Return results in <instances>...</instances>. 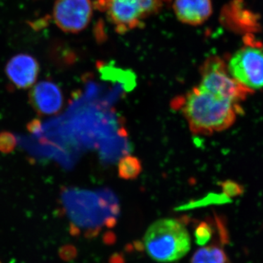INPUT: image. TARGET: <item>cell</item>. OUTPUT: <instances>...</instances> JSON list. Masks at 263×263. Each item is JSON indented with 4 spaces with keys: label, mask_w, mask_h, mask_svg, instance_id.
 I'll return each instance as SVG.
<instances>
[{
    "label": "cell",
    "mask_w": 263,
    "mask_h": 263,
    "mask_svg": "<svg viewBox=\"0 0 263 263\" xmlns=\"http://www.w3.org/2000/svg\"><path fill=\"white\" fill-rule=\"evenodd\" d=\"M171 107L181 112L193 134L201 136L226 130L234 124L237 116L243 113L239 103L202 91L197 86L173 100Z\"/></svg>",
    "instance_id": "1"
},
{
    "label": "cell",
    "mask_w": 263,
    "mask_h": 263,
    "mask_svg": "<svg viewBox=\"0 0 263 263\" xmlns=\"http://www.w3.org/2000/svg\"><path fill=\"white\" fill-rule=\"evenodd\" d=\"M148 257L160 263L176 262L191 249V238L181 221L164 218L152 223L143 237Z\"/></svg>",
    "instance_id": "2"
},
{
    "label": "cell",
    "mask_w": 263,
    "mask_h": 263,
    "mask_svg": "<svg viewBox=\"0 0 263 263\" xmlns=\"http://www.w3.org/2000/svg\"><path fill=\"white\" fill-rule=\"evenodd\" d=\"M93 194L65 190L62 193V212L70 222L71 232L75 234L94 235L111 221V211L103 200Z\"/></svg>",
    "instance_id": "3"
},
{
    "label": "cell",
    "mask_w": 263,
    "mask_h": 263,
    "mask_svg": "<svg viewBox=\"0 0 263 263\" xmlns=\"http://www.w3.org/2000/svg\"><path fill=\"white\" fill-rule=\"evenodd\" d=\"M166 0H98L97 7L105 12L119 33L141 27L147 18L160 11Z\"/></svg>",
    "instance_id": "4"
},
{
    "label": "cell",
    "mask_w": 263,
    "mask_h": 263,
    "mask_svg": "<svg viewBox=\"0 0 263 263\" xmlns=\"http://www.w3.org/2000/svg\"><path fill=\"white\" fill-rule=\"evenodd\" d=\"M200 75L199 89L233 103L245 101L254 93L230 76L226 62L220 57L207 59L200 67Z\"/></svg>",
    "instance_id": "5"
},
{
    "label": "cell",
    "mask_w": 263,
    "mask_h": 263,
    "mask_svg": "<svg viewBox=\"0 0 263 263\" xmlns=\"http://www.w3.org/2000/svg\"><path fill=\"white\" fill-rule=\"evenodd\" d=\"M246 44L230 57L227 66L233 79L254 91L263 88V49L257 44Z\"/></svg>",
    "instance_id": "6"
},
{
    "label": "cell",
    "mask_w": 263,
    "mask_h": 263,
    "mask_svg": "<svg viewBox=\"0 0 263 263\" xmlns=\"http://www.w3.org/2000/svg\"><path fill=\"white\" fill-rule=\"evenodd\" d=\"M93 15L91 0H57L53 17L57 27L69 33H78L89 25Z\"/></svg>",
    "instance_id": "7"
},
{
    "label": "cell",
    "mask_w": 263,
    "mask_h": 263,
    "mask_svg": "<svg viewBox=\"0 0 263 263\" xmlns=\"http://www.w3.org/2000/svg\"><path fill=\"white\" fill-rule=\"evenodd\" d=\"M29 103L39 115L53 116L61 111L64 95L54 82L43 81L33 86L29 91Z\"/></svg>",
    "instance_id": "8"
},
{
    "label": "cell",
    "mask_w": 263,
    "mask_h": 263,
    "mask_svg": "<svg viewBox=\"0 0 263 263\" xmlns=\"http://www.w3.org/2000/svg\"><path fill=\"white\" fill-rule=\"evenodd\" d=\"M40 66L37 60L27 53H19L7 63L5 72L10 83L17 89L31 87L37 80Z\"/></svg>",
    "instance_id": "9"
},
{
    "label": "cell",
    "mask_w": 263,
    "mask_h": 263,
    "mask_svg": "<svg viewBox=\"0 0 263 263\" xmlns=\"http://www.w3.org/2000/svg\"><path fill=\"white\" fill-rule=\"evenodd\" d=\"M223 22L235 32L252 34L260 29L257 13L246 8L243 0H234L224 8L221 15Z\"/></svg>",
    "instance_id": "10"
},
{
    "label": "cell",
    "mask_w": 263,
    "mask_h": 263,
    "mask_svg": "<svg viewBox=\"0 0 263 263\" xmlns=\"http://www.w3.org/2000/svg\"><path fill=\"white\" fill-rule=\"evenodd\" d=\"M174 10L181 23L201 25L212 14L213 0H174Z\"/></svg>",
    "instance_id": "11"
},
{
    "label": "cell",
    "mask_w": 263,
    "mask_h": 263,
    "mask_svg": "<svg viewBox=\"0 0 263 263\" xmlns=\"http://www.w3.org/2000/svg\"><path fill=\"white\" fill-rule=\"evenodd\" d=\"M191 263H229L228 256L221 247L209 246L202 247L194 254Z\"/></svg>",
    "instance_id": "12"
},
{
    "label": "cell",
    "mask_w": 263,
    "mask_h": 263,
    "mask_svg": "<svg viewBox=\"0 0 263 263\" xmlns=\"http://www.w3.org/2000/svg\"><path fill=\"white\" fill-rule=\"evenodd\" d=\"M142 171L141 160L133 156L123 157L118 164V174L121 179L134 180L139 176Z\"/></svg>",
    "instance_id": "13"
},
{
    "label": "cell",
    "mask_w": 263,
    "mask_h": 263,
    "mask_svg": "<svg viewBox=\"0 0 263 263\" xmlns=\"http://www.w3.org/2000/svg\"><path fill=\"white\" fill-rule=\"evenodd\" d=\"M222 189L223 193L227 197H235L240 196L245 193V187L240 183L231 181V180H227V181H221L219 183Z\"/></svg>",
    "instance_id": "14"
},
{
    "label": "cell",
    "mask_w": 263,
    "mask_h": 263,
    "mask_svg": "<svg viewBox=\"0 0 263 263\" xmlns=\"http://www.w3.org/2000/svg\"><path fill=\"white\" fill-rule=\"evenodd\" d=\"M16 145V139L14 136L8 132L0 133V152L10 153L14 149Z\"/></svg>",
    "instance_id": "15"
},
{
    "label": "cell",
    "mask_w": 263,
    "mask_h": 263,
    "mask_svg": "<svg viewBox=\"0 0 263 263\" xmlns=\"http://www.w3.org/2000/svg\"><path fill=\"white\" fill-rule=\"evenodd\" d=\"M195 236L197 245L200 246L205 245L212 237L211 227L207 223H201L197 228Z\"/></svg>",
    "instance_id": "16"
}]
</instances>
